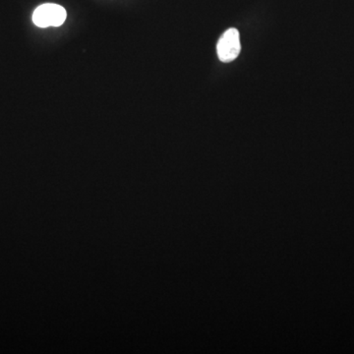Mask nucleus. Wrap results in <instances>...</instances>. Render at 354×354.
<instances>
[{"mask_svg": "<svg viewBox=\"0 0 354 354\" xmlns=\"http://www.w3.org/2000/svg\"><path fill=\"white\" fill-rule=\"evenodd\" d=\"M66 17L64 7L55 3H44L34 11L32 22L39 28L59 27Z\"/></svg>", "mask_w": 354, "mask_h": 354, "instance_id": "1", "label": "nucleus"}, {"mask_svg": "<svg viewBox=\"0 0 354 354\" xmlns=\"http://www.w3.org/2000/svg\"><path fill=\"white\" fill-rule=\"evenodd\" d=\"M241 48L239 32L232 28L225 31L218 41L216 51L221 62H232L239 57Z\"/></svg>", "mask_w": 354, "mask_h": 354, "instance_id": "2", "label": "nucleus"}]
</instances>
